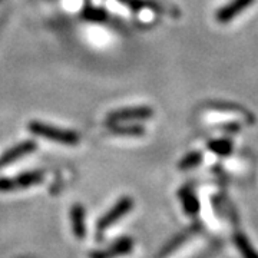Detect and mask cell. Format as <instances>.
<instances>
[{"mask_svg": "<svg viewBox=\"0 0 258 258\" xmlns=\"http://www.w3.org/2000/svg\"><path fill=\"white\" fill-rule=\"evenodd\" d=\"M29 131L35 135L43 137V138L55 141L63 145H76L79 142L81 137L75 132V131H69V129H62L57 126H52L39 120H33L28 125Z\"/></svg>", "mask_w": 258, "mask_h": 258, "instance_id": "cell-1", "label": "cell"}, {"mask_svg": "<svg viewBox=\"0 0 258 258\" xmlns=\"http://www.w3.org/2000/svg\"><path fill=\"white\" fill-rule=\"evenodd\" d=\"M43 181V172L40 171H32L25 172L15 178H0V191L2 192H10L16 189H23L33 185L40 184Z\"/></svg>", "mask_w": 258, "mask_h": 258, "instance_id": "cell-2", "label": "cell"}, {"mask_svg": "<svg viewBox=\"0 0 258 258\" xmlns=\"http://www.w3.org/2000/svg\"><path fill=\"white\" fill-rule=\"evenodd\" d=\"M131 208H134V200H131L128 197L119 200L118 203L113 205V208H112L111 211L106 212L101 218V221L98 224L99 234L103 235V232L108 230V228H111L112 225L116 221H119L120 218H123L131 211Z\"/></svg>", "mask_w": 258, "mask_h": 258, "instance_id": "cell-3", "label": "cell"}, {"mask_svg": "<svg viewBox=\"0 0 258 258\" xmlns=\"http://www.w3.org/2000/svg\"><path fill=\"white\" fill-rule=\"evenodd\" d=\"M36 148L37 145L35 141H23V142H20L18 145H15V147L10 148L9 151H6L0 157V168H5L6 165L18 161V159L23 158L25 155L32 154L33 151H36Z\"/></svg>", "mask_w": 258, "mask_h": 258, "instance_id": "cell-4", "label": "cell"}, {"mask_svg": "<svg viewBox=\"0 0 258 258\" xmlns=\"http://www.w3.org/2000/svg\"><path fill=\"white\" fill-rule=\"evenodd\" d=\"M154 115V112L148 106H139V108H125L119 111L112 112L108 115L109 122H123V120H137V119H147Z\"/></svg>", "mask_w": 258, "mask_h": 258, "instance_id": "cell-5", "label": "cell"}, {"mask_svg": "<svg viewBox=\"0 0 258 258\" xmlns=\"http://www.w3.org/2000/svg\"><path fill=\"white\" fill-rule=\"evenodd\" d=\"M251 3H252V0H234V2H231L225 9H221L218 12V15H217L218 22H221V23L230 22V20H232L238 13H241L242 10L247 9Z\"/></svg>", "mask_w": 258, "mask_h": 258, "instance_id": "cell-6", "label": "cell"}, {"mask_svg": "<svg viewBox=\"0 0 258 258\" xmlns=\"http://www.w3.org/2000/svg\"><path fill=\"white\" fill-rule=\"evenodd\" d=\"M132 245H134V242L129 238H123V240L118 241L116 244H113L109 249L92 254V258H115L119 255H126L131 252Z\"/></svg>", "mask_w": 258, "mask_h": 258, "instance_id": "cell-7", "label": "cell"}, {"mask_svg": "<svg viewBox=\"0 0 258 258\" xmlns=\"http://www.w3.org/2000/svg\"><path fill=\"white\" fill-rule=\"evenodd\" d=\"M71 218H72V225H74L75 235L82 240L85 238V211H83L82 205L76 204L72 207V212H71Z\"/></svg>", "mask_w": 258, "mask_h": 258, "instance_id": "cell-8", "label": "cell"}, {"mask_svg": "<svg viewBox=\"0 0 258 258\" xmlns=\"http://www.w3.org/2000/svg\"><path fill=\"white\" fill-rule=\"evenodd\" d=\"M113 134L118 135H128V137H141L144 135V129L141 126H112Z\"/></svg>", "mask_w": 258, "mask_h": 258, "instance_id": "cell-9", "label": "cell"}, {"mask_svg": "<svg viewBox=\"0 0 258 258\" xmlns=\"http://www.w3.org/2000/svg\"><path fill=\"white\" fill-rule=\"evenodd\" d=\"M198 161H200V155H198V154H192V155H189V157H186L185 159H182L181 168H189V166L195 165Z\"/></svg>", "mask_w": 258, "mask_h": 258, "instance_id": "cell-10", "label": "cell"}]
</instances>
